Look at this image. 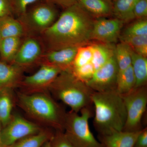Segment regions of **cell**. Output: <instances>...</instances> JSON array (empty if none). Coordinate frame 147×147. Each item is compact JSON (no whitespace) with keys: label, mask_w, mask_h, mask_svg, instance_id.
Returning a JSON list of instances; mask_svg holds the SVG:
<instances>
[{"label":"cell","mask_w":147,"mask_h":147,"mask_svg":"<svg viewBox=\"0 0 147 147\" xmlns=\"http://www.w3.org/2000/svg\"><path fill=\"white\" fill-rule=\"evenodd\" d=\"M95 19L78 3L65 9L53 25L40 35L46 51L89 44Z\"/></svg>","instance_id":"1"},{"label":"cell","mask_w":147,"mask_h":147,"mask_svg":"<svg viewBox=\"0 0 147 147\" xmlns=\"http://www.w3.org/2000/svg\"><path fill=\"white\" fill-rule=\"evenodd\" d=\"M92 102L94 107V125L100 136L123 130L127 114L121 95L115 90L94 92Z\"/></svg>","instance_id":"2"},{"label":"cell","mask_w":147,"mask_h":147,"mask_svg":"<svg viewBox=\"0 0 147 147\" xmlns=\"http://www.w3.org/2000/svg\"><path fill=\"white\" fill-rule=\"evenodd\" d=\"M17 99L19 106L32 119L55 130L63 131L67 113L47 93L18 92Z\"/></svg>","instance_id":"3"},{"label":"cell","mask_w":147,"mask_h":147,"mask_svg":"<svg viewBox=\"0 0 147 147\" xmlns=\"http://www.w3.org/2000/svg\"><path fill=\"white\" fill-rule=\"evenodd\" d=\"M53 96L78 113L92 105L94 92L85 82L79 80L70 70L59 74L48 89Z\"/></svg>","instance_id":"4"},{"label":"cell","mask_w":147,"mask_h":147,"mask_svg":"<svg viewBox=\"0 0 147 147\" xmlns=\"http://www.w3.org/2000/svg\"><path fill=\"white\" fill-rule=\"evenodd\" d=\"M81 115L67 113L63 131L74 147H105L96 139L90 129L89 120L92 115L90 106L82 109Z\"/></svg>","instance_id":"5"},{"label":"cell","mask_w":147,"mask_h":147,"mask_svg":"<svg viewBox=\"0 0 147 147\" xmlns=\"http://www.w3.org/2000/svg\"><path fill=\"white\" fill-rule=\"evenodd\" d=\"M57 12L50 1L38 2L18 18L26 36L40 35L57 20Z\"/></svg>","instance_id":"6"},{"label":"cell","mask_w":147,"mask_h":147,"mask_svg":"<svg viewBox=\"0 0 147 147\" xmlns=\"http://www.w3.org/2000/svg\"><path fill=\"white\" fill-rule=\"evenodd\" d=\"M121 96L126 110V120L123 131H139L143 129L142 121L146 109V86L134 88Z\"/></svg>","instance_id":"7"},{"label":"cell","mask_w":147,"mask_h":147,"mask_svg":"<svg viewBox=\"0 0 147 147\" xmlns=\"http://www.w3.org/2000/svg\"><path fill=\"white\" fill-rule=\"evenodd\" d=\"M44 128L30 121L18 113H12L10 120L2 127L1 141L3 147H9L25 137L36 134Z\"/></svg>","instance_id":"8"},{"label":"cell","mask_w":147,"mask_h":147,"mask_svg":"<svg viewBox=\"0 0 147 147\" xmlns=\"http://www.w3.org/2000/svg\"><path fill=\"white\" fill-rule=\"evenodd\" d=\"M57 67L43 63L39 69L32 74L22 79L20 86L22 92L26 94L44 92L48 91L51 84L62 71Z\"/></svg>","instance_id":"9"},{"label":"cell","mask_w":147,"mask_h":147,"mask_svg":"<svg viewBox=\"0 0 147 147\" xmlns=\"http://www.w3.org/2000/svg\"><path fill=\"white\" fill-rule=\"evenodd\" d=\"M119 69L115 56L102 66L95 71L86 84L94 92L115 90Z\"/></svg>","instance_id":"10"},{"label":"cell","mask_w":147,"mask_h":147,"mask_svg":"<svg viewBox=\"0 0 147 147\" xmlns=\"http://www.w3.org/2000/svg\"><path fill=\"white\" fill-rule=\"evenodd\" d=\"M44 46L41 40L34 36H27L22 41L11 63L23 69L30 66L41 60L44 54Z\"/></svg>","instance_id":"11"},{"label":"cell","mask_w":147,"mask_h":147,"mask_svg":"<svg viewBox=\"0 0 147 147\" xmlns=\"http://www.w3.org/2000/svg\"><path fill=\"white\" fill-rule=\"evenodd\" d=\"M124 23L117 18H99L95 19L91 40L110 44L117 41Z\"/></svg>","instance_id":"12"},{"label":"cell","mask_w":147,"mask_h":147,"mask_svg":"<svg viewBox=\"0 0 147 147\" xmlns=\"http://www.w3.org/2000/svg\"><path fill=\"white\" fill-rule=\"evenodd\" d=\"M78 48L77 47H68L46 51L41 59L42 63L55 66L63 71L71 70Z\"/></svg>","instance_id":"13"},{"label":"cell","mask_w":147,"mask_h":147,"mask_svg":"<svg viewBox=\"0 0 147 147\" xmlns=\"http://www.w3.org/2000/svg\"><path fill=\"white\" fill-rule=\"evenodd\" d=\"M24 69L0 60V91L13 90L19 86Z\"/></svg>","instance_id":"14"},{"label":"cell","mask_w":147,"mask_h":147,"mask_svg":"<svg viewBox=\"0 0 147 147\" xmlns=\"http://www.w3.org/2000/svg\"><path fill=\"white\" fill-rule=\"evenodd\" d=\"M141 130L134 132L122 130L100 136V142L105 147H133Z\"/></svg>","instance_id":"15"},{"label":"cell","mask_w":147,"mask_h":147,"mask_svg":"<svg viewBox=\"0 0 147 147\" xmlns=\"http://www.w3.org/2000/svg\"><path fill=\"white\" fill-rule=\"evenodd\" d=\"M110 0H78V3L93 17L105 18L113 13Z\"/></svg>","instance_id":"16"},{"label":"cell","mask_w":147,"mask_h":147,"mask_svg":"<svg viewBox=\"0 0 147 147\" xmlns=\"http://www.w3.org/2000/svg\"><path fill=\"white\" fill-rule=\"evenodd\" d=\"M1 39L8 37L26 36L23 25L18 19L9 16L0 19Z\"/></svg>","instance_id":"17"},{"label":"cell","mask_w":147,"mask_h":147,"mask_svg":"<svg viewBox=\"0 0 147 147\" xmlns=\"http://www.w3.org/2000/svg\"><path fill=\"white\" fill-rule=\"evenodd\" d=\"M92 58L91 63L95 71L105 65L114 55V48L106 43L92 44Z\"/></svg>","instance_id":"18"},{"label":"cell","mask_w":147,"mask_h":147,"mask_svg":"<svg viewBox=\"0 0 147 147\" xmlns=\"http://www.w3.org/2000/svg\"><path fill=\"white\" fill-rule=\"evenodd\" d=\"M131 56V66L136 81L135 88L146 86L147 58L138 55L132 50Z\"/></svg>","instance_id":"19"},{"label":"cell","mask_w":147,"mask_h":147,"mask_svg":"<svg viewBox=\"0 0 147 147\" xmlns=\"http://www.w3.org/2000/svg\"><path fill=\"white\" fill-rule=\"evenodd\" d=\"M23 40L21 37H8L0 40L1 60L11 63L18 52Z\"/></svg>","instance_id":"20"},{"label":"cell","mask_w":147,"mask_h":147,"mask_svg":"<svg viewBox=\"0 0 147 147\" xmlns=\"http://www.w3.org/2000/svg\"><path fill=\"white\" fill-rule=\"evenodd\" d=\"M54 132L48 129H43L38 133L17 141L9 147H42L52 139Z\"/></svg>","instance_id":"21"},{"label":"cell","mask_w":147,"mask_h":147,"mask_svg":"<svg viewBox=\"0 0 147 147\" xmlns=\"http://www.w3.org/2000/svg\"><path fill=\"white\" fill-rule=\"evenodd\" d=\"M137 0H115L113 13L123 23L134 19V10Z\"/></svg>","instance_id":"22"},{"label":"cell","mask_w":147,"mask_h":147,"mask_svg":"<svg viewBox=\"0 0 147 147\" xmlns=\"http://www.w3.org/2000/svg\"><path fill=\"white\" fill-rule=\"evenodd\" d=\"M136 81L131 65L119 71L115 91L121 95L126 94L135 88Z\"/></svg>","instance_id":"23"},{"label":"cell","mask_w":147,"mask_h":147,"mask_svg":"<svg viewBox=\"0 0 147 147\" xmlns=\"http://www.w3.org/2000/svg\"><path fill=\"white\" fill-rule=\"evenodd\" d=\"M12 91H0V123L2 127L8 123L13 113L14 99Z\"/></svg>","instance_id":"24"},{"label":"cell","mask_w":147,"mask_h":147,"mask_svg":"<svg viewBox=\"0 0 147 147\" xmlns=\"http://www.w3.org/2000/svg\"><path fill=\"white\" fill-rule=\"evenodd\" d=\"M132 50L127 44L121 42L114 48V56L119 71L126 69L131 65Z\"/></svg>","instance_id":"25"},{"label":"cell","mask_w":147,"mask_h":147,"mask_svg":"<svg viewBox=\"0 0 147 147\" xmlns=\"http://www.w3.org/2000/svg\"><path fill=\"white\" fill-rule=\"evenodd\" d=\"M122 42L126 43L134 53L146 57L147 36H121Z\"/></svg>","instance_id":"26"},{"label":"cell","mask_w":147,"mask_h":147,"mask_svg":"<svg viewBox=\"0 0 147 147\" xmlns=\"http://www.w3.org/2000/svg\"><path fill=\"white\" fill-rule=\"evenodd\" d=\"M92 58V44H89L78 47L71 69L78 68L91 63Z\"/></svg>","instance_id":"27"},{"label":"cell","mask_w":147,"mask_h":147,"mask_svg":"<svg viewBox=\"0 0 147 147\" xmlns=\"http://www.w3.org/2000/svg\"><path fill=\"white\" fill-rule=\"evenodd\" d=\"M147 36V21L146 18L138 19L129 26L121 36Z\"/></svg>","instance_id":"28"},{"label":"cell","mask_w":147,"mask_h":147,"mask_svg":"<svg viewBox=\"0 0 147 147\" xmlns=\"http://www.w3.org/2000/svg\"><path fill=\"white\" fill-rule=\"evenodd\" d=\"M70 71L77 79L86 83L92 78L95 69L92 64L90 63L78 68L72 69Z\"/></svg>","instance_id":"29"},{"label":"cell","mask_w":147,"mask_h":147,"mask_svg":"<svg viewBox=\"0 0 147 147\" xmlns=\"http://www.w3.org/2000/svg\"><path fill=\"white\" fill-rule=\"evenodd\" d=\"M49 0H10L13 9V13L18 15V18L26 13L29 6L33 4Z\"/></svg>","instance_id":"30"},{"label":"cell","mask_w":147,"mask_h":147,"mask_svg":"<svg viewBox=\"0 0 147 147\" xmlns=\"http://www.w3.org/2000/svg\"><path fill=\"white\" fill-rule=\"evenodd\" d=\"M50 142L51 147H74L62 130H55Z\"/></svg>","instance_id":"31"},{"label":"cell","mask_w":147,"mask_h":147,"mask_svg":"<svg viewBox=\"0 0 147 147\" xmlns=\"http://www.w3.org/2000/svg\"><path fill=\"white\" fill-rule=\"evenodd\" d=\"M134 18H146L147 16V0H137L134 6Z\"/></svg>","instance_id":"32"},{"label":"cell","mask_w":147,"mask_h":147,"mask_svg":"<svg viewBox=\"0 0 147 147\" xmlns=\"http://www.w3.org/2000/svg\"><path fill=\"white\" fill-rule=\"evenodd\" d=\"M13 9L10 0H0V19L12 16Z\"/></svg>","instance_id":"33"},{"label":"cell","mask_w":147,"mask_h":147,"mask_svg":"<svg viewBox=\"0 0 147 147\" xmlns=\"http://www.w3.org/2000/svg\"><path fill=\"white\" fill-rule=\"evenodd\" d=\"M133 147H147V128L143 129L138 135Z\"/></svg>","instance_id":"34"},{"label":"cell","mask_w":147,"mask_h":147,"mask_svg":"<svg viewBox=\"0 0 147 147\" xmlns=\"http://www.w3.org/2000/svg\"><path fill=\"white\" fill-rule=\"evenodd\" d=\"M53 3L56 4L66 9L78 3V0H49Z\"/></svg>","instance_id":"35"},{"label":"cell","mask_w":147,"mask_h":147,"mask_svg":"<svg viewBox=\"0 0 147 147\" xmlns=\"http://www.w3.org/2000/svg\"><path fill=\"white\" fill-rule=\"evenodd\" d=\"M2 129V126L1 124L0 123V147H3L2 143L1 141V130Z\"/></svg>","instance_id":"36"},{"label":"cell","mask_w":147,"mask_h":147,"mask_svg":"<svg viewBox=\"0 0 147 147\" xmlns=\"http://www.w3.org/2000/svg\"><path fill=\"white\" fill-rule=\"evenodd\" d=\"M42 147H51L50 140V141H48L45 142V144L42 146Z\"/></svg>","instance_id":"37"},{"label":"cell","mask_w":147,"mask_h":147,"mask_svg":"<svg viewBox=\"0 0 147 147\" xmlns=\"http://www.w3.org/2000/svg\"><path fill=\"white\" fill-rule=\"evenodd\" d=\"M1 40V35H0V40Z\"/></svg>","instance_id":"38"},{"label":"cell","mask_w":147,"mask_h":147,"mask_svg":"<svg viewBox=\"0 0 147 147\" xmlns=\"http://www.w3.org/2000/svg\"></svg>","instance_id":"39"}]
</instances>
